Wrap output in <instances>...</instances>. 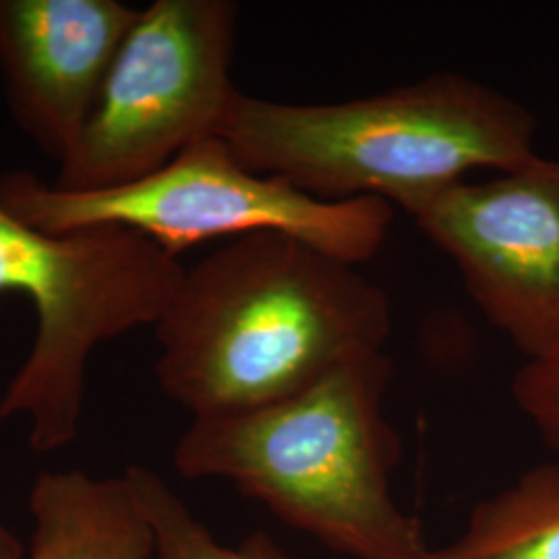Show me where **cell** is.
I'll return each mask as SVG.
<instances>
[{"instance_id":"obj_1","label":"cell","mask_w":559,"mask_h":559,"mask_svg":"<svg viewBox=\"0 0 559 559\" xmlns=\"http://www.w3.org/2000/svg\"><path fill=\"white\" fill-rule=\"evenodd\" d=\"M154 328L164 394L193 419H214L290 399L381 355L392 305L357 265L260 233L185 270Z\"/></svg>"},{"instance_id":"obj_2","label":"cell","mask_w":559,"mask_h":559,"mask_svg":"<svg viewBox=\"0 0 559 559\" xmlns=\"http://www.w3.org/2000/svg\"><path fill=\"white\" fill-rule=\"evenodd\" d=\"M218 138L249 170L316 200L376 198L392 205L535 160L537 119L516 100L460 73L357 100L293 104L237 94Z\"/></svg>"},{"instance_id":"obj_3","label":"cell","mask_w":559,"mask_h":559,"mask_svg":"<svg viewBox=\"0 0 559 559\" xmlns=\"http://www.w3.org/2000/svg\"><path fill=\"white\" fill-rule=\"evenodd\" d=\"M385 353L290 399L193 419L175 448L189 479H224L280 519L355 559H433L420 522L392 496L400 438L383 415Z\"/></svg>"},{"instance_id":"obj_4","label":"cell","mask_w":559,"mask_h":559,"mask_svg":"<svg viewBox=\"0 0 559 559\" xmlns=\"http://www.w3.org/2000/svg\"><path fill=\"white\" fill-rule=\"evenodd\" d=\"M185 267L158 242L120 226L44 233L0 207V297L36 311V338L0 400V420H29V445L55 452L80 431L85 371L108 340L156 325Z\"/></svg>"},{"instance_id":"obj_5","label":"cell","mask_w":559,"mask_h":559,"mask_svg":"<svg viewBox=\"0 0 559 559\" xmlns=\"http://www.w3.org/2000/svg\"><path fill=\"white\" fill-rule=\"evenodd\" d=\"M0 207L44 233L120 226L175 258L205 240L276 233L359 265L388 239L392 203L323 201L245 168L221 138L182 150L158 173L102 191H62L27 170L0 175Z\"/></svg>"},{"instance_id":"obj_6","label":"cell","mask_w":559,"mask_h":559,"mask_svg":"<svg viewBox=\"0 0 559 559\" xmlns=\"http://www.w3.org/2000/svg\"><path fill=\"white\" fill-rule=\"evenodd\" d=\"M237 29L233 0H156L141 9L55 187L78 193L120 187L218 138L239 94L230 80Z\"/></svg>"},{"instance_id":"obj_7","label":"cell","mask_w":559,"mask_h":559,"mask_svg":"<svg viewBox=\"0 0 559 559\" xmlns=\"http://www.w3.org/2000/svg\"><path fill=\"white\" fill-rule=\"evenodd\" d=\"M420 233L454 261L480 313L526 359L559 350V160L483 182L459 180L404 201Z\"/></svg>"},{"instance_id":"obj_8","label":"cell","mask_w":559,"mask_h":559,"mask_svg":"<svg viewBox=\"0 0 559 559\" xmlns=\"http://www.w3.org/2000/svg\"><path fill=\"white\" fill-rule=\"evenodd\" d=\"M140 13L119 0H0L4 96L48 158L73 152Z\"/></svg>"},{"instance_id":"obj_9","label":"cell","mask_w":559,"mask_h":559,"mask_svg":"<svg viewBox=\"0 0 559 559\" xmlns=\"http://www.w3.org/2000/svg\"><path fill=\"white\" fill-rule=\"evenodd\" d=\"M29 512L36 526L25 559L156 558L154 528L127 473H44L29 491Z\"/></svg>"},{"instance_id":"obj_10","label":"cell","mask_w":559,"mask_h":559,"mask_svg":"<svg viewBox=\"0 0 559 559\" xmlns=\"http://www.w3.org/2000/svg\"><path fill=\"white\" fill-rule=\"evenodd\" d=\"M433 559H559V464H543L480 501Z\"/></svg>"},{"instance_id":"obj_11","label":"cell","mask_w":559,"mask_h":559,"mask_svg":"<svg viewBox=\"0 0 559 559\" xmlns=\"http://www.w3.org/2000/svg\"><path fill=\"white\" fill-rule=\"evenodd\" d=\"M141 506L150 519L158 559H288L265 535L242 540L239 547H226L210 535L173 489L150 468L129 466Z\"/></svg>"},{"instance_id":"obj_12","label":"cell","mask_w":559,"mask_h":559,"mask_svg":"<svg viewBox=\"0 0 559 559\" xmlns=\"http://www.w3.org/2000/svg\"><path fill=\"white\" fill-rule=\"evenodd\" d=\"M512 394L540 440L559 454V350L545 359L526 360L514 378Z\"/></svg>"},{"instance_id":"obj_13","label":"cell","mask_w":559,"mask_h":559,"mask_svg":"<svg viewBox=\"0 0 559 559\" xmlns=\"http://www.w3.org/2000/svg\"><path fill=\"white\" fill-rule=\"evenodd\" d=\"M0 559H25L20 539L0 524Z\"/></svg>"}]
</instances>
